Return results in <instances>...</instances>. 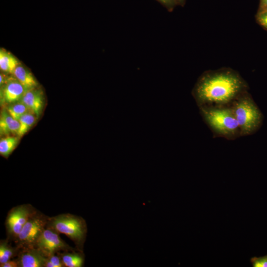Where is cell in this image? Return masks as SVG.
Segmentation results:
<instances>
[{
  "label": "cell",
  "instance_id": "6da1fadb",
  "mask_svg": "<svg viewBox=\"0 0 267 267\" xmlns=\"http://www.w3.org/2000/svg\"><path fill=\"white\" fill-rule=\"evenodd\" d=\"M248 89L246 82L237 71L223 67L202 73L192 95L199 107L226 106Z\"/></svg>",
  "mask_w": 267,
  "mask_h": 267
},
{
  "label": "cell",
  "instance_id": "7a4b0ae2",
  "mask_svg": "<svg viewBox=\"0 0 267 267\" xmlns=\"http://www.w3.org/2000/svg\"><path fill=\"white\" fill-rule=\"evenodd\" d=\"M201 114L218 136L234 139L241 136L240 130L230 105L199 107Z\"/></svg>",
  "mask_w": 267,
  "mask_h": 267
},
{
  "label": "cell",
  "instance_id": "3957f363",
  "mask_svg": "<svg viewBox=\"0 0 267 267\" xmlns=\"http://www.w3.org/2000/svg\"><path fill=\"white\" fill-rule=\"evenodd\" d=\"M230 105L241 136L252 134L260 128L263 119L262 113L248 91L240 95Z\"/></svg>",
  "mask_w": 267,
  "mask_h": 267
},
{
  "label": "cell",
  "instance_id": "277c9868",
  "mask_svg": "<svg viewBox=\"0 0 267 267\" xmlns=\"http://www.w3.org/2000/svg\"><path fill=\"white\" fill-rule=\"evenodd\" d=\"M46 227L65 235L72 241L78 250L83 252L88 229L86 222L82 217L70 213L48 217Z\"/></svg>",
  "mask_w": 267,
  "mask_h": 267
},
{
  "label": "cell",
  "instance_id": "5b68a950",
  "mask_svg": "<svg viewBox=\"0 0 267 267\" xmlns=\"http://www.w3.org/2000/svg\"><path fill=\"white\" fill-rule=\"evenodd\" d=\"M48 217L37 210L28 220L14 241L20 249L35 248L46 228Z\"/></svg>",
  "mask_w": 267,
  "mask_h": 267
},
{
  "label": "cell",
  "instance_id": "8992f818",
  "mask_svg": "<svg viewBox=\"0 0 267 267\" xmlns=\"http://www.w3.org/2000/svg\"><path fill=\"white\" fill-rule=\"evenodd\" d=\"M32 205L25 204L11 209L6 217L5 225L7 238L15 241L24 225L37 211Z\"/></svg>",
  "mask_w": 267,
  "mask_h": 267
},
{
  "label": "cell",
  "instance_id": "52a82bcc",
  "mask_svg": "<svg viewBox=\"0 0 267 267\" xmlns=\"http://www.w3.org/2000/svg\"><path fill=\"white\" fill-rule=\"evenodd\" d=\"M35 248L39 249L46 257L63 251L77 250L62 239L59 232L46 226L39 238Z\"/></svg>",
  "mask_w": 267,
  "mask_h": 267
},
{
  "label": "cell",
  "instance_id": "ba28073f",
  "mask_svg": "<svg viewBox=\"0 0 267 267\" xmlns=\"http://www.w3.org/2000/svg\"><path fill=\"white\" fill-rule=\"evenodd\" d=\"M0 88V103L9 105L21 101L26 89L14 77H9Z\"/></svg>",
  "mask_w": 267,
  "mask_h": 267
},
{
  "label": "cell",
  "instance_id": "9c48e42d",
  "mask_svg": "<svg viewBox=\"0 0 267 267\" xmlns=\"http://www.w3.org/2000/svg\"><path fill=\"white\" fill-rule=\"evenodd\" d=\"M16 259L19 267H44L46 257L35 247L20 249Z\"/></svg>",
  "mask_w": 267,
  "mask_h": 267
},
{
  "label": "cell",
  "instance_id": "30bf717a",
  "mask_svg": "<svg viewBox=\"0 0 267 267\" xmlns=\"http://www.w3.org/2000/svg\"><path fill=\"white\" fill-rule=\"evenodd\" d=\"M21 101L38 118L44 106V97L42 90L37 88L26 90Z\"/></svg>",
  "mask_w": 267,
  "mask_h": 267
},
{
  "label": "cell",
  "instance_id": "8fae6325",
  "mask_svg": "<svg viewBox=\"0 0 267 267\" xmlns=\"http://www.w3.org/2000/svg\"><path fill=\"white\" fill-rule=\"evenodd\" d=\"M20 122L14 119L7 110H2L0 117V135L9 136L10 134L18 135Z\"/></svg>",
  "mask_w": 267,
  "mask_h": 267
},
{
  "label": "cell",
  "instance_id": "7c38bea8",
  "mask_svg": "<svg viewBox=\"0 0 267 267\" xmlns=\"http://www.w3.org/2000/svg\"><path fill=\"white\" fill-rule=\"evenodd\" d=\"M64 267H82L85 263L83 252L78 250L67 251L58 253Z\"/></svg>",
  "mask_w": 267,
  "mask_h": 267
},
{
  "label": "cell",
  "instance_id": "4fadbf2b",
  "mask_svg": "<svg viewBox=\"0 0 267 267\" xmlns=\"http://www.w3.org/2000/svg\"><path fill=\"white\" fill-rule=\"evenodd\" d=\"M13 74L26 90L37 88L38 83L32 73L21 64L16 67Z\"/></svg>",
  "mask_w": 267,
  "mask_h": 267
},
{
  "label": "cell",
  "instance_id": "5bb4252c",
  "mask_svg": "<svg viewBox=\"0 0 267 267\" xmlns=\"http://www.w3.org/2000/svg\"><path fill=\"white\" fill-rule=\"evenodd\" d=\"M19 64V61L11 53L4 48H0V68L1 71L13 74Z\"/></svg>",
  "mask_w": 267,
  "mask_h": 267
},
{
  "label": "cell",
  "instance_id": "9a60e30c",
  "mask_svg": "<svg viewBox=\"0 0 267 267\" xmlns=\"http://www.w3.org/2000/svg\"><path fill=\"white\" fill-rule=\"evenodd\" d=\"M10 241L6 238L0 241V265L18 256L20 249L17 246L13 247Z\"/></svg>",
  "mask_w": 267,
  "mask_h": 267
},
{
  "label": "cell",
  "instance_id": "2e32d148",
  "mask_svg": "<svg viewBox=\"0 0 267 267\" xmlns=\"http://www.w3.org/2000/svg\"><path fill=\"white\" fill-rule=\"evenodd\" d=\"M20 137L7 136L2 138L0 141V154L5 158H7L16 147Z\"/></svg>",
  "mask_w": 267,
  "mask_h": 267
},
{
  "label": "cell",
  "instance_id": "e0dca14e",
  "mask_svg": "<svg viewBox=\"0 0 267 267\" xmlns=\"http://www.w3.org/2000/svg\"><path fill=\"white\" fill-rule=\"evenodd\" d=\"M37 118L36 115L31 111L23 115L18 120L20 126L17 136L21 137L25 134L33 126Z\"/></svg>",
  "mask_w": 267,
  "mask_h": 267
},
{
  "label": "cell",
  "instance_id": "ac0fdd59",
  "mask_svg": "<svg viewBox=\"0 0 267 267\" xmlns=\"http://www.w3.org/2000/svg\"><path fill=\"white\" fill-rule=\"evenodd\" d=\"M6 110L14 119L17 120L23 115L30 111L27 106L21 101L8 105Z\"/></svg>",
  "mask_w": 267,
  "mask_h": 267
},
{
  "label": "cell",
  "instance_id": "d6986e66",
  "mask_svg": "<svg viewBox=\"0 0 267 267\" xmlns=\"http://www.w3.org/2000/svg\"><path fill=\"white\" fill-rule=\"evenodd\" d=\"M44 267H64L59 255H53L46 257Z\"/></svg>",
  "mask_w": 267,
  "mask_h": 267
},
{
  "label": "cell",
  "instance_id": "ffe728a7",
  "mask_svg": "<svg viewBox=\"0 0 267 267\" xmlns=\"http://www.w3.org/2000/svg\"><path fill=\"white\" fill-rule=\"evenodd\" d=\"M251 262L254 267H267V255L252 258Z\"/></svg>",
  "mask_w": 267,
  "mask_h": 267
},
{
  "label": "cell",
  "instance_id": "44dd1931",
  "mask_svg": "<svg viewBox=\"0 0 267 267\" xmlns=\"http://www.w3.org/2000/svg\"><path fill=\"white\" fill-rule=\"evenodd\" d=\"M256 19L260 25L267 30V10L259 11Z\"/></svg>",
  "mask_w": 267,
  "mask_h": 267
},
{
  "label": "cell",
  "instance_id": "7402d4cb",
  "mask_svg": "<svg viewBox=\"0 0 267 267\" xmlns=\"http://www.w3.org/2000/svg\"><path fill=\"white\" fill-rule=\"evenodd\" d=\"M163 5L168 11L172 12L178 5L176 0H156Z\"/></svg>",
  "mask_w": 267,
  "mask_h": 267
},
{
  "label": "cell",
  "instance_id": "603a6c76",
  "mask_svg": "<svg viewBox=\"0 0 267 267\" xmlns=\"http://www.w3.org/2000/svg\"><path fill=\"white\" fill-rule=\"evenodd\" d=\"M0 267H19L17 259H11L6 262L0 265Z\"/></svg>",
  "mask_w": 267,
  "mask_h": 267
},
{
  "label": "cell",
  "instance_id": "cb8c5ba5",
  "mask_svg": "<svg viewBox=\"0 0 267 267\" xmlns=\"http://www.w3.org/2000/svg\"><path fill=\"white\" fill-rule=\"evenodd\" d=\"M9 77H7L5 75L0 73V86L3 85L7 81Z\"/></svg>",
  "mask_w": 267,
  "mask_h": 267
},
{
  "label": "cell",
  "instance_id": "d4e9b609",
  "mask_svg": "<svg viewBox=\"0 0 267 267\" xmlns=\"http://www.w3.org/2000/svg\"><path fill=\"white\" fill-rule=\"evenodd\" d=\"M267 10V0H261L259 11Z\"/></svg>",
  "mask_w": 267,
  "mask_h": 267
},
{
  "label": "cell",
  "instance_id": "484cf974",
  "mask_svg": "<svg viewBox=\"0 0 267 267\" xmlns=\"http://www.w3.org/2000/svg\"><path fill=\"white\" fill-rule=\"evenodd\" d=\"M177 4L178 5H180L181 6H183L186 2V0H176Z\"/></svg>",
  "mask_w": 267,
  "mask_h": 267
}]
</instances>
